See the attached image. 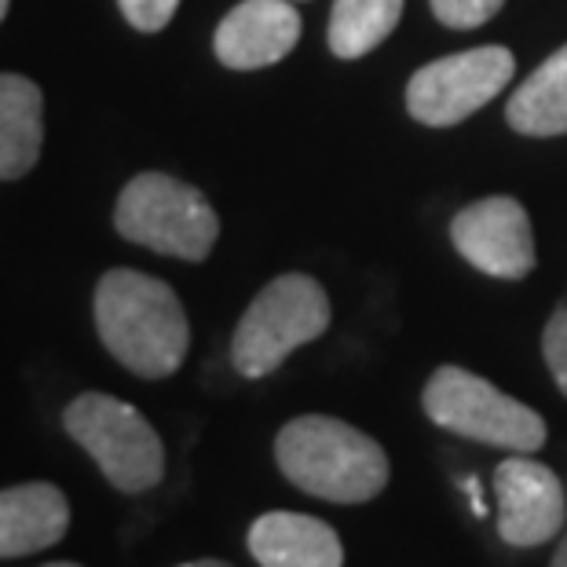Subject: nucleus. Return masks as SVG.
Masks as SVG:
<instances>
[{"label":"nucleus","instance_id":"1","mask_svg":"<svg viewBox=\"0 0 567 567\" xmlns=\"http://www.w3.org/2000/svg\"><path fill=\"white\" fill-rule=\"evenodd\" d=\"M92 308L106 352L136 378L162 381L184 367L190 348L187 311L162 279L114 268L95 286Z\"/></svg>","mask_w":567,"mask_h":567},{"label":"nucleus","instance_id":"2","mask_svg":"<svg viewBox=\"0 0 567 567\" xmlns=\"http://www.w3.org/2000/svg\"><path fill=\"white\" fill-rule=\"evenodd\" d=\"M275 462L293 487L337 505H363L389 487L384 446L341 417H293L275 440Z\"/></svg>","mask_w":567,"mask_h":567},{"label":"nucleus","instance_id":"3","mask_svg":"<svg viewBox=\"0 0 567 567\" xmlns=\"http://www.w3.org/2000/svg\"><path fill=\"white\" fill-rule=\"evenodd\" d=\"M330 297L311 275H279L260 289L238 319L231 337V363L243 378L257 381L275 373L297 348L326 333Z\"/></svg>","mask_w":567,"mask_h":567},{"label":"nucleus","instance_id":"4","mask_svg":"<svg viewBox=\"0 0 567 567\" xmlns=\"http://www.w3.org/2000/svg\"><path fill=\"white\" fill-rule=\"evenodd\" d=\"M117 235L179 260H205L220 238V216L198 187L168 173L128 179L114 209Z\"/></svg>","mask_w":567,"mask_h":567},{"label":"nucleus","instance_id":"5","mask_svg":"<svg viewBox=\"0 0 567 567\" xmlns=\"http://www.w3.org/2000/svg\"><path fill=\"white\" fill-rule=\"evenodd\" d=\"M421 406L454 436L502 446L509 454H535L546 443V421L520 400L494 389L487 378L462 367H440L421 392Z\"/></svg>","mask_w":567,"mask_h":567},{"label":"nucleus","instance_id":"6","mask_svg":"<svg viewBox=\"0 0 567 567\" xmlns=\"http://www.w3.org/2000/svg\"><path fill=\"white\" fill-rule=\"evenodd\" d=\"M63 425L92 454V462L100 465V473L111 487L125 494H143L162 484V436L132 403L114 400L106 392H84L66 406Z\"/></svg>","mask_w":567,"mask_h":567},{"label":"nucleus","instance_id":"7","mask_svg":"<svg viewBox=\"0 0 567 567\" xmlns=\"http://www.w3.org/2000/svg\"><path fill=\"white\" fill-rule=\"evenodd\" d=\"M516 59L509 48L487 44L468 52L443 55L421 66L406 84V111L414 122L446 128L465 122L480 106H487L513 81Z\"/></svg>","mask_w":567,"mask_h":567},{"label":"nucleus","instance_id":"8","mask_svg":"<svg viewBox=\"0 0 567 567\" xmlns=\"http://www.w3.org/2000/svg\"><path fill=\"white\" fill-rule=\"evenodd\" d=\"M498 494V535L516 549L546 546L567 520V498L560 476L530 454H513L494 468Z\"/></svg>","mask_w":567,"mask_h":567},{"label":"nucleus","instance_id":"9","mask_svg":"<svg viewBox=\"0 0 567 567\" xmlns=\"http://www.w3.org/2000/svg\"><path fill=\"white\" fill-rule=\"evenodd\" d=\"M451 243L473 268L494 279H524L535 268L530 216L516 198L494 195L465 205L451 224Z\"/></svg>","mask_w":567,"mask_h":567},{"label":"nucleus","instance_id":"10","mask_svg":"<svg viewBox=\"0 0 567 567\" xmlns=\"http://www.w3.org/2000/svg\"><path fill=\"white\" fill-rule=\"evenodd\" d=\"M300 41V16L289 0H243L216 27V59L231 70H260L286 59Z\"/></svg>","mask_w":567,"mask_h":567},{"label":"nucleus","instance_id":"11","mask_svg":"<svg viewBox=\"0 0 567 567\" xmlns=\"http://www.w3.org/2000/svg\"><path fill=\"white\" fill-rule=\"evenodd\" d=\"M246 542L260 567H344L337 530L308 513H264Z\"/></svg>","mask_w":567,"mask_h":567},{"label":"nucleus","instance_id":"12","mask_svg":"<svg viewBox=\"0 0 567 567\" xmlns=\"http://www.w3.org/2000/svg\"><path fill=\"white\" fill-rule=\"evenodd\" d=\"M70 527V502L55 484H19L0 491V560L55 546Z\"/></svg>","mask_w":567,"mask_h":567},{"label":"nucleus","instance_id":"13","mask_svg":"<svg viewBox=\"0 0 567 567\" xmlns=\"http://www.w3.org/2000/svg\"><path fill=\"white\" fill-rule=\"evenodd\" d=\"M41 89L22 74H0V179H22L44 143Z\"/></svg>","mask_w":567,"mask_h":567},{"label":"nucleus","instance_id":"14","mask_svg":"<svg viewBox=\"0 0 567 567\" xmlns=\"http://www.w3.org/2000/svg\"><path fill=\"white\" fill-rule=\"evenodd\" d=\"M505 117L524 136H564L567 132V44L553 52L520 89L509 95Z\"/></svg>","mask_w":567,"mask_h":567},{"label":"nucleus","instance_id":"15","mask_svg":"<svg viewBox=\"0 0 567 567\" xmlns=\"http://www.w3.org/2000/svg\"><path fill=\"white\" fill-rule=\"evenodd\" d=\"M403 0H333L330 11V48L341 59H359L373 52L400 27Z\"/></svg>","mask_w":567,"mask_h":567},{"label":"nucleus","instance_id":"16","mask_svg":"<svg viewBox=\"0 0 567 567\" xmlns=\"http://www.w3.org/2000/svg\"><path fill=\"white\" fill-rule=\"evenodd\" d=\"M505 0H432V11L443 27H454V30H473V27H484L487 19H494L502 11Z\"/></svg>","mask_w":567,"mask_h":567},{"label":"nucleus","instance_id":"17","mask_svg":"<svg viewBox=\"0 0 567 567\" xmlns=\"http://www.w3.org/2000/svg\"><path fill=\"white\" fill-rule=\"evenodd\" d=\"M542 355H546V367L553 373V381H557V389L567 395V308H557L553 319L546 322Z\"/></svg>","mask_w":567,"mask_h":567},{"label":"nucleus","instance_id":"18","mask_svg":"<svg viewBox=\"0 0 567 567\" xmlns=\"http://www.w3.org/2000/svg\"><path fill=\"white\" fill-rule=\"evenodd\" d=\"M117 8L128 19V27H136L143 33H158L176 16L179 0H117Z\"/></svg>","mask_w":567,"mask_h":567},{"label":"nucleus","instance_id":"19","mask_svg":"<svg viewBox=\"0 0 567 567\" xmlns=\"http://www.w3.org/2000/svg\"><path fill=\"white\" fill-rule=\"evenodd\" d=\"M462 487L468 491V505H473V513L476 516H487V502H484V494H480V480L476 476H465Z\"/></svg>","mask_w":567,"mask_h":567},{"label":"nucleus","instance_id":"20","mask_svg":"<svg viewBox=\"0 0 567 567\" xmlns=\"http://www.w3.org/2000/svg\"><path fill=\"white\" fill-rule=\"evenodd\" d=\"M549 567H567V535L560 538V546H557V557H553Z\"/></svg>","mask_w":567,"mask_h":567},{"label":"nucleus","instance_id":"21","mask_svg":"<svg viewBox=\"0 0 567 567\" xmlns=\"http://www.w3.org/2000/svg\"><path fill=\"white\" fill-rule=\"evenodd\" d=\"M179 567H231V564H224V560H213V557H205V560H190V564H179Z\"/></svg>","mask_w":567,"mask_h":567},{"label":"nucleus","instance_id":"22","mask_svg":"<svg viewBox=\"0 0 567 567\" xmlns=\"http://www.w3.org/2000/svg\"><path fill=\"white\" fill-rule=\"evenodd\" d=\"M8 4L11 0H0V22H4V16H8Z\"/></svg>","mask_w":567,"mask_h":567},{"label":"nucleus","instance_id":"23","mask_svg":"<svg viewBox=\"0 0 567 567\" xmlns=\"http://www.w3.org/2000/svg\"><path fill=\"white\" fill-rule=\"evenodd\" d=\"M44 567H81V564H70V560H59V564H44Z\"/></svg>","mask_w":567,"mask_h":567}]
</instances>
